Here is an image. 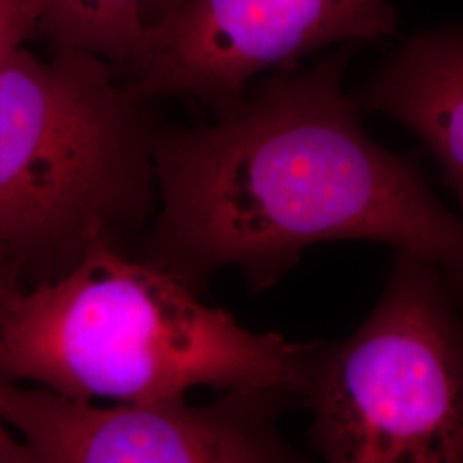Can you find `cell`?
I'll return each instance as SVG.
<instances>
[{
  "instance_id": "6da1fadb",
  "label": "cell",
  "mask_w": 463,
  "mask_h": 463,
  "mask_svg": "<svg viewBox=\"0 0 463 463\" xmlns=\"http://www.w3.org/2000/svg\"><path fill=\"white\" fill-rule=\"evenodd\" d=\"M354 49L275 74L210 124L158 128L160 208L141 260L193 290L229 266L261 290L313 244L374 241L428 260L463 294V218L365 133L342 86Z\"/></svg>"
},
{
  "instance_id": "7a4b0ae2",
  "label": "cell",
  "mask_w": 463,
  "mask_h": 463,
  "mask_svg": "<svg viewBox=\"0 0 463 463\" xmlns=\"http://www.w3.org/2000/svg\"><path fill=\"white\" fill-rule=\"evenodd\" d=\"M319 345L246 330L105 237L55 280L0 296V376L66 397L139 403L210 386L304 398Z\"/></svg>"
},
{
  "instance_id": "3957f363",
  "label": "cell",
  "mask_w": 463,
  "mask_h": 463,
  "mask_svg": "<svg viewBox=\"0 0 463 463\" xmlns=\"http://www.w3.org/2000/svg\"><path fill=\"white\" fill-rule=\"evenodd\" d=\"M151 101L84 50L23 47L0 66V244L16 266L67 271L91 239L145 223L158 203Z\"/></svg>"
},
{
  "instance_id": "277c9868",
  "label": "cell",
  "mask_w": 463,
  "mask_h": 463,
  "mask_svg": "<svg viewBox=\"0 0 463 463\" xmlns=\"http://www.w3.org/2000/svg\"><path fill=\"white\" fill-rule=\"evenodd\" d=\"M447 277L409 250L350 338L319 345L304 402L331 463L463 462V321Z\"/></svg>"
},
{
  "instance_id": "5b68a950",
  "label": "cell",
  "mask_w": 463,
  "mask_h": 463,
  "mask_svg": "<svg viewBox=\"0 0 463 463\" xmlns=\"http://www.w3.org/2000/svg\"><path fill=\"white\" fill-rule=\"evenodd\" d=\"M288 398L229 390L208 405L177 397L99 407L0 376V420L19 434L26 463L300 462L277 426Z\"/></svg>"
},
{
  "instance_id": "8992f818",
  "label": "cell",
  "mask_w": 463,
  "mask_h": 463,
  "mask_svg": "<svg viewBox=\"0 0 463 463\" xmlns=\"http://www.w3.org/2000/svg\"><path fill=\"white\" fill-rule=\"evenodd\" d=\"M388 0H187L146 42L124 80L149 99H191L220 112L268 69L290 72L333 43L397 33Z\"/></svg>"
},
{
  "instance_id": "52a82bcc",
  "label": "cell",
  "mask_w": 463,
  "mask_h": 463,
  "mask_svg": "<svg viewBox=\"0 0 463 463\" xmlns=\"http://www.w3.org/2000/svg\"><path fill=\"white\" fill-rule=\"evenodd\" d=\"M352 99L361 110L397 118L426 143L463 212V28L407 40Z\"/></svg>"
},
{
  "instance_id": "ba28073f",
  "label": "cell",
  "mask_w": 463,
  "mask_h": 463,
  "mask_svg": "<svg viewBox=\"0 0 463 463\" xmlns=\"http://www.w3.org/2000/svg\"><path fill=\"white\" fill-rule=\"evenodd\" d=\"M40 33L53 49L103 57L124 78L143 52L148 28L141 0H43Z\"/></svg>"
},
{
  "instance_id": "9c48e42d",
  "label": "cell",
  "mask_w": 463,
  "mask_h": 463,
  "mask_svg": "<svg viewBox=\"0 0 463 463\" xmlns=\"http://www.w3.org/2000/svg\"><path fill=\"white\" fill-rule=\"evenodd\" d=\"M43 0H0V66L40 32Z\"/></svg>"
},
{
  "instance_id": "30bf717a",
  "label": "cell",
  "mask_w": 463,
  "mask_h": 463,
  "mask_svg": "<svg viewBox=\"0 0 463 463\" xmlns=\"http://www.w3.org/2000/svg\"><path fill=\"white\" fill-rule=\"evenodd\" d=\"M187 0H141V14L146 28H153L174 16Z\"/></svg>"
},
{
  "instance_id": "8fae6325",
  "label": "cell",
  "mask_w": 463,
  "mask_h": 463,
  "mask_svg": "<svg viewBox=\"0 0 463 463\" xmlns=\"http://www.w3.org/2000/svg\"><path fill=\"white\" fill-rule=\"evenodd\" d=\"M24 458L23 443L7 432L5 424L0 420V462H24Z\"/></svg>"
},
{
  "instance_id": "7c38bea8",
  "label": "cell",
  "mask_w": 463,
  "mask_h": 463,
  "mask_svg": "<svg viewBox=\"0 0 463 463\" xmlns=\"http://www.w3.org/2000/svg\"><path fill=\"white\" fill-rule=\"evenodd\" d=\"M17 266L11 254L0 244V296L16 288Z\"/></svg>"
}]
</instances>
